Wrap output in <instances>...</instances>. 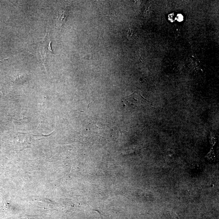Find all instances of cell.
Wrapping results in <instances>:
<instances>
[{"mask_svg": "<svg viewBox=\"0 0 219 219\" xmlns=\"http://www.w3.org/2000/svg\"><path fill=\"white\" fill-rule=\"evenodd\" d=\"M149 102V101L136 92L124 97L123 99L124 107L130 110L140 109L146 106H150Z\"/></svg>", "mask_w": 219, "mask_h": 219, "instance_id": "6da1fadb", "label": "cell"}, {"mask_svg": "<svg viewBox=\"0 0 219 219\" xmlns=\"http://www.w3.org/2000/svg\"><path fill=\"white\" fill-rule=\"evenodd\" d=\"M48 38V35L46 34L42 41L38 44L36 51L34 53L38 61L42 64L45 63L48 57L53 54L51 48V42Z\"/></svg>", "mask_w": 219, "mask_h": 219, "instance_id": "7a4b0ae2", "label": "cell"}, {"mask_svg": "<svg viewBox=\"0 0 219 219\" xmlns=\"http://www.w3.org/2000/svg\"><path fill=\"white\" fill-rule=\"evenodd\" d=\"M68 10L66 8H62L58 12L57 25L58 27H61L64 23L68 16Z\"/></svg>", "mask_w": 219, "mask_h": 219, "instance_id": "3957f363", "label": "cell"}]
</instances>
